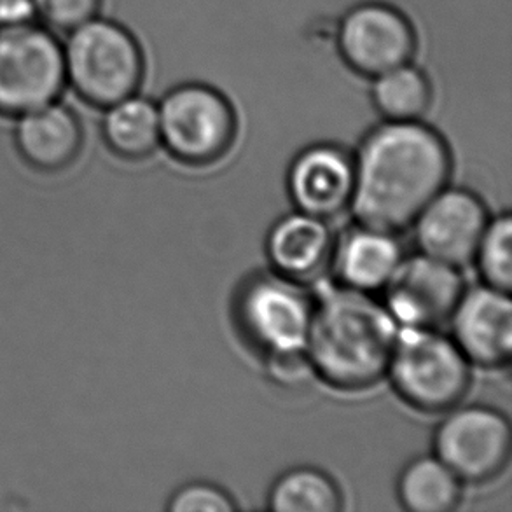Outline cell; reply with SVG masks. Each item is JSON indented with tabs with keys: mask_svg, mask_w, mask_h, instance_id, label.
Listing matches in <instances>:
<instances>
[{
	"mask_svg": "<svg viewBox=\"0 0 512 512\" xmlns=\"http://www.w3.org/2000/svg\"><path fill=\"white\" fill-rule=\"evenodd\" d=\"M355 160L352 210L360 224L399 233L450 182V146L422 121H387L367 133Z\"/></svg>",
	"mask_w": 512,
	"mask_h": 512,
	"instance_id": "6da1fadb",
	"label": "cell"
},
{
	"mask_svg": "<svg viewBox=\"0 0 512 512\" xmlns=\"http://www.w3.org/2000/svg\"><path fill=\"white\" fill-rule=\"evenodd\" d=\"M315 282L306 353L317 378L345 392L374 387L387 376L399 324L371 294Z\"/></svg>",
	"mask_w": 512,
	"mask_h": 512,
	"instance_id": "7a4b0ae2",
	"label": "cell"
},
{
	"mask_svg": "<svg viewBox=\"0 0 512 512\" xmlns=\"http://www.w3.org/2000/svg\"><path fill=\"white\" fill-rule=\"evenodd\" d=\"M67 90L83 104L105 109L137 95L146 58L137 37L102 14L62 37Z\"/></svg>",
	"mask_w": 512,
	"mask_h": 512,
	"instance_id": "3957f363",
	"label": "cell"
},
{
	"mask_svg": "<svg viewBox=\"0 0 512 512\" xmlns=\"http://www.w3.org/2000/svg\"><path fill=\"white\" fill-rule=\"evenodd\" d=\"M388 376L395 392L422 413H446L471 388V362L439 329L399 327Z\"/></svg>",
	"mask_w": 512,
	"mask_h": 512,
	"instance_id": "277c9868",
	"label": "cell"
},
{
	"mask_svg": "<svg viewBox=\"0 0 512 512\" xmlns=\"http://www.w3.org/2000/svg\"><path fill=\"white\" fill-rule=\"evenodd\" d=\"M65 91L60 35L39 21L0 28V118H18Z\"/></svg>",
	"mask_w": 512,
	"mask_h": 512,
	"instance_id": "5b68a950",
	"label": "cell"
},
{
	"mask_svg": "<svg viewBox=\"0 0 512 512\" xmlns=\"http://www.w3.org/2000/svg\"><path fill=\"white\" fill-rule=\"evenodd\" d=\"M313 296L278 273H257L236 291L233 317L245 343L261 357L306 350Z\"/></svg>",
	"mask_w": 512,
	"mask_h": 512,
	"instance_id": "8992f818",
	"label": "cell"
},
{
	"mask_svg": "<svg viewBox=\"0 0 512 512\" xmlns=\"http://www.w3.org/2000/svg\"><path fill=\"white\" fill-rule=\"evenodd\" d=\"M161 144L189 167L222 160L236 139V114L221 91L189 83L170 91L158 105Z\"/></svg>",
	"mask_w": 512,
	"mask_h": 512,
	"instance_id": "52a82bcc",
	"label": "cell"
},
{
	"mask_svg": "<svg viewBox=\"0 0 512 512\" xmlns=\"http://www.w3.org/2000/svg\"><path fill=\"white\" fill-rule=\"evenodd\" d=\"M511 448L509 420L488 406H455L446 411L434 436L436 457L462 483L472 485L497 478L506 469Z\"/></svg>",
	"mask_w": 512,
	"mask_h": 512,
	"instance_id": "ba28073f",
	"label": "cell"
},
{
	"mask_svg": "<svg viewBox=\"0 0 512 512\" xmlns=\"http://www.w3.org/2000/svg\"><path fill=\"white\" fill-rule=\"evenodd\" d=\"M383 291L385 306L399 327L439 329L450 322L465 282L457 266L420 252L402 259Z\"/></svg>",
	"mask_w": 512,
	"mask_h": 512,
	"instance_id": "9c48e42d",
	"label": "cell"
},
{
	"mask_svg": "<svg viewBox=\"0 0 512 512\" xmlns=\"http://www.w3.org/2000/svg\"><path fill=\"white\" fill-rule=\"evenodd\" d=\"M338 44L350 69L362 76L378 77L411 62L416 49L415 28L399 9L366 2L346 13Z\"/></svg>",
	"mask_w": 512,
	"mask_h": 512,
	"instance_id": "30bf717a",
	"label": "cell"
},
{
	"mask_svg": "<svg viewBox=\"0 0 512 512\" xmlns=\"http://www.w3.org/2000/svg\"><path fill=\"white\" fill-rule=\"evenodd\" d=\"M488 221L485 203L478 194L446 186L411 226H415L416 245L422 254L462 268L474 261Z\"/></svg>",
	"mask_w": 512,
	"mask_h": 512,
	"instance_id": "8fae6325",
	"label": "cell"
},
{
	"mask_svg": "<svg viewBox=\"0 0 512 512\" xmlns=\"http://www.w3.org/2000/svg\"><path fill=\"white\" fill-rule=\"evenodd\" d=\"M287 189L299 212L336 219L352 207L355 160L334 144L306 147L291 163Z\"/></svg>",
	"mask_w": 512,
	"mask_h": 512,
	"instance_id": "7c38bea8",
	"label": "cell"
},
{
	"mask_svg": "<svg viewBox=\"0 0 512 512\" xmlns=\"http://www.w3.org/2000/svg\"><path fill=\"white\" fill-rule=\"evenodd\" d=\"M451 340L471 364L504 367L512 355V303L509 292L490 285L464 291L450 317Z\"/></svg>",
	"mask_w": 512,
	"mask_h": 512,
	"instance_id": "4fadbf2b",
	"label": "cell"
},
{
	"mask_svg": "<svg viewBox=\"0 0 512 512\" xmlns=\"http://www.w3.org/2000/svg\"><path fill=\"white\" fill-rule=\"evenodd\" d=\"M13 121L14 149L35 172H63L83 153V121L62 98L25 112Z\"/></svg>",
	"mask_w": 512,
	"mask_h": 512,
	"instance_id": "5bb4252c",
	"label": "cell"
},
{
	"mask_svg": "<svg viewBox=\"0 0 512 512\" xmlns=\"http://www.w3.org/2000/svg\"><path fill=\"white\" fill-rule=\"evenodd\" d=\"M334 243L329 221L298 210L273 224L266 254L275 273L305 284L319 280L331 264Z\"/></svg>",
	"mask_w": 512,
	"mask_h": 512,
	"instance_id": "9a60e30c",
	"label": "cell"
},
{
	"mask_svg": "<svg viewBox=\"0 0 512 512\" xmlns=\"http://www.w3.org/2000/svg\"><path fill=\"white\" fill-rule=\"evenodd\" d=\"M402 259L397 233L359 222L336 240L331 264L338 284L373 294L387 287Z\"/></svg>",
	"mask_w": 512,
	"mask_h": 512,
	"instance_id": "2e32d148",
	"label": "cell"
},
{
	"mask_svg": "<svg viewBox=\"0 0 512 512\" xmlns=\"http://www.w3.org/2000/svg\"><path fill=\"white\" fill-rule=\"evenodd\" d=\"M105 146L126 161L146 160L161 146L158 105L132 95L104 109L100 125Z\"/></svg>",
	"mask_w": 512,
	"mask_h": 512,
	"instance_id": "e0dca14e",
	"label": "cell"
},
{
	"mask_svg": "<svg viewBox=\"0 0 512 512\" xmlns=\"http://www.w3.org/2000/svg\"><path fill=\"white\" fill-rule=\"evenodd\" d=\"M397 497L406 511L450 512L462 499V481L436 455H423L402 469Z\"/></svg>",
	"mask_w": 512,
	"mask_h": 512,
	"instance_id": "ac0fdd59",
	"label": "cell"
},
{
	"mask_svg": "<svg viewBox=\"0 0 512 512\" xmlns=\"http://www.w3.org/2000/svg\"><path fill=\"white\" fill-rule=\"evenodd\" d=\"M268 507L275 512H338L343 509L340 486L315 467L284 472L271 486Z\"/></svg>",
	"mask_w": 512,
	"mask_h": 512,
	"instance_id": "d6986e66",
	"label": "cell"
},
{
	"mask_svg": "<svg viewBox=\"0 0 512 512\" xmlns=\"http://www.w3.org/2000/svg\"><path fill=\"white\" fill-rule=\"evenodd\" d=\"M371 97L387 121H420L429 111L432 88L422 70L406 63L376 77Z\"/></svg>",
	"mask_w": 512,
	"mask_h": 512,
	"instance_id": "ffe728a7",
	"label": "cell"
},
{
	"mask_svg": "<svg viewBox=\"0 0 512 512\" xmlns=\"http://www.w3.org/2000/svg\"><path fill=\"white\" fill-rule=\"evenodd\" d=\"M474 261L478 263L479 275L499 291L511 292L512 287V219L511 214H502L488 221L481 236Z\"/></svg>",
	"mask_w": 512,
	"mask_h": 512,
	"instance_id": "44dd1931",
	"label": "cell"
},
{
	"mask_svg": "<svg viewBox=\"0 0 512 512\" xmlns=\"http://www.w3.org/2000/svg\"><path fill=\"white\" fill-rule=\"evenodd\" d=\"M37 21L63 37L102 14L104 0H35Z\"/></svg>",
	"mask_w": 512,
	"mask_h": 512,
	"instance_id": "7402d4cb",
	"label": "cell"
},
{
	"mask_svg": "<svg viewBox=\"0 0 512 512\" xmlns=\"http://www.w3.org/2000/svg\"><path fill=\"white\" fill-rule=\"evenodd\" d=\"M167 509L170 512H231L236 511V504L221 486L196 481L175 490Z\"/></svg>",
	"mask_w": 512,
	"mask_h": 512,
	"instance_id": "603a6c76",
	"label": "cell"
},
{
	"mask_svg": "<svg viewBox=\"0 0 512 512\" xmlns=\"http://www.w3.org/2000/svg\"><path fill=\"white\" fill-rule=\"evenodd\" d=\"M264 371L273 385L285 390H301L317 378L306 350L264 357Z\"/></svg>",
	"mask_w": 512,
	"mask_h": 512,
	"instance_id": "cb8c5ba5",
	"label": "cell"
},
{
	"mask_svg": "<svg viewBox=\"0 0 512 512\" xmlns=\"http://www.w3.org/2000/svg\"><path fill=\"white\" fill-rule=\"evenodd\" d=\"M37 21L35 0H0V28Z\"/></svg>",
	"mask_w": 512,
	"mask_h": 512,
	"instance_id": "d4e9b609",
	"label": "cell"
}]
</instances>
